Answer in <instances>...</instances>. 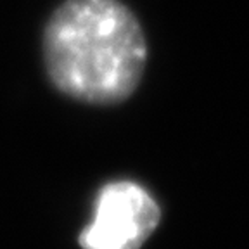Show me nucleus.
<instances>
[{"instance_id":"1","label":"nucleus","mask_w":249,"mask_h":249,"mask_svg":"<svg viewBox=\"0 0 249 249\" xmlns=\"http://www.w3.org/2000/svg\"><path fill=\"white\" fill-rule=\"evenodd\" d=\"M43 59L62 93L109 106L137 90L147 43L135 14L120 0H66L45 26Z\"/></svg>"},{"instance_id":"2","label":"nucleus","mask_w":249,"mask_h":249,"mask_svg":"<svg viewBox=\"0 0 249 249\" xmlns=\"http://www.w3.org/2000/svg\"><path fill=\"white\" fill-rule=\"evenodd\" d=\"M160 220V206L145 189L128 180L107 183L80 244L83 249H140Z\"/></svg>"}]
</instances>
